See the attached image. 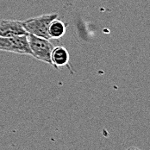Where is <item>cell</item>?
I'll return each instance as SVG.
<instances>
[{"instance_id": "obj_1", "label": "cell", "mask_w": 150, "mask_h": 150, "mask_svg": "<svg viewBox=\"0 0 150 150\" xmlns=\"http://www.w3.org/2000/svg\"><path fill=\"white\" fill-rule=\"evenodd\" d=\"M56 18H58V14L56 13L44 14L39 16L29 18L23 22V23L28 34L50 40L51 38L48 34L49 25L52 23V21H54Z\"/></svg>"}, {"instance_id": "obj_2", "label": "cell", "mask_w": 150, "mask_h": 150, "mask_svg": "<svg viewBox=\"0 0 150 150\" xmlns=\"http://www.w3.org/2000/svg\"><path fill=\"white\" fill-rule=\"evenodd\" d=\"M27 38L30 50L32 52V56L36 60L46 62L53 67L51 54L54 46L49 39L38 37L31 34H28Z\"/></svg>"}, {"instance_id": "obj_3", "label": "cell", "mask_w": 150, "mask_h": 150, "mask_svg": "<svg viewBox=\"0 0 150 150\" xmlns=\"http://www.w3.org/2000/svg\"><path fill=\"white\" fill-rule=\"evenodd\" d=\"M27 35H24L13 37L0 36V51L11 52L20 54H28L32 56V52L29 46Z\"/></svg>"}, {"instance_id": "obj_4", "label": "cell", "mask_w": 150, "mask_h": 150, "mask_svg": "<svg viewBox=\"0 0 150 150\" xmlns=\"http://www.w3.org/2000/svg\"><path fill=\"white\" fill-rule=\"evenodd\" d=\"M27 35L28 33L21 21L16 20H1L0 21V36L13 37L18 35Z\"/></svg>"}, {"instance_id": "obj_5", "label": "cell", "mask_w": 150, "mask_h": 150, "mask_svg": "<svg viewBox=\"0 0 150 150\" xmlns=\"http://www.w3.org/2000/svg\"><path fill=\"white\" fill-rule=\"evenodd\" d=\"M69 53L62 46H58L53 48L52 54H51V60L53 63V67L55 69H58L60 67H64L68 65L69 62Z\"/></svg>"}, {"instance_id": "obj_6", "label": "cell", "mask_w": 150, "mask_h": 150, "mask_svg": "<svg viewBox=\"0 0 150 150\" xmlns=\"http://www.w3.org/2000/svg\"><path fill=\"white\" fill-rule=\"evenodd\" d=\"M65 33H66V24L62 21L59 20L58 18L52 21L48 29V34L50 38L59 39L65 35Z\"/></svg>"}, {"instance_id": "obj_7", "label": "cell", "mask_w": 150, "mask_h": 150, "mask_svg": "<svg viewBox=\"0 0 150 150\" xmlns=\"http://www.w3.org/2000/svg\"><path fill=\"white\" fill-rule=\"evenodd\" d=\"M126 150H141V149H137V148H135V147H130V148H128Z\"/></svg>"}]
</instances>
